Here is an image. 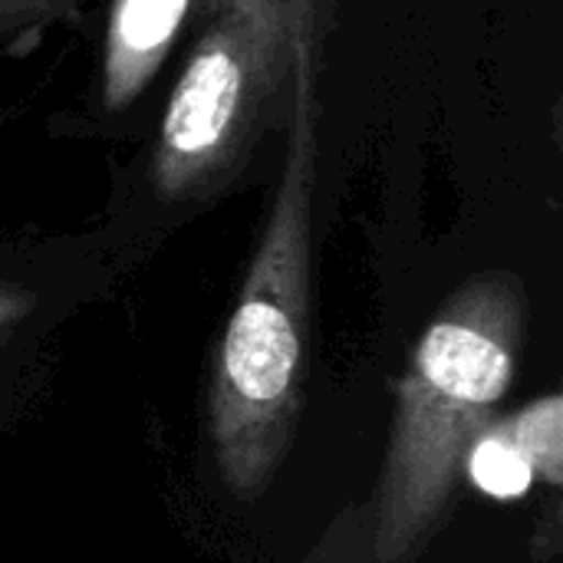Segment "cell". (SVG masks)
Listing matches in <instances>:
<instances>
[{"mask_svg": "<svg viewBox=\"0 0 563 563\" xmlns=\"http://www.w3.org/2000/svg\"><path fill=\"white\" fill-rule=\"evenodd\" d=\"M465 472L492 498H521L534 482L563 485V399L548 393L525 409L492 419L465 455Z\"/></svg>", "mask_w": 563, "mask_h": 563, "instance_id": "5", "label": "cell"}, {"mask_svg": "<svg viewBox=\"0 0 563 563\" xmlns=\"http://www.w3.org/2000/svg\"><path fill=\"white\" fill-rule=\"evenodd\" d=\"M211 7L214 0H112L99 63L102 109L125 112Z\"/></svg>", "mask_w": 563, "mask_h": 563, "instance_id": "4", "label": "cell"}, {"mask_svg": "<svg viewBox=\"0 0 563 563\" xmlns=\"http://www.w3.org/2000/svg\"><path fill=\"white\" fill-rule=\"evenodd\" d=\"M307 563H320V551H317V554H313V558H310Z\"/></svg>", "mask_w": 563, "mask_h": 563, "instance_id": "8", "label": "cell"}, {"mask_svg": "<svg viewBox=\"0 0 563 563\" xmlns=\"http://www.w3.org/2000/svg\"><path fill=\"white\" fill-rule=\"evenodd\" d=\"M33 307H36V297L26 287L0 277V330H10V327L23 323L33 313Z\"/></svg>", "mask_w": 563, "mask_h": 563, "instance_id": "7", "label": "cell"}, {"mask_svg": "<svg viewBox=\"0 0 563 563\" xmlns=\"http://www.w3.org/2000/svg\"><path fill=\"white\" fill-rule=\"evenodd\" d=\"M86 3L89 0H0V46L36 36L79 13Z\"/></svg>", "mask_w": 563, "mask_h": 563, "instance_id": "6", "label": "cell"}, {"mask_svg": "<svg viewBox=\"0 0 563 563\" xmlns=\"http://www.w3.org/2000/svg\"><path fill=\"white\" fill-rule=\"evenodd\" d=\"M320 66L323 49L307 53L300 63L284 125L280 175L211 376L214 465L241 501L267 492L303 409Z\"/></svg>", "mask_w": 563, "mask_h": 563, "instance_id": "1", "label": "cell"}, {"mask_svg": "<svg viewBox=\"0 0 563 563\" xmlns=\"http://www.w3.org/2000/svg\"><path fill=\"white\" fill-rule=\"evenodd\" d=\"M330 10L333 0H214L142 165L162 208L218 198L284 135L300 63L327 46Z\"/></svg>", "mask_w": 563, "mask_h": 563, "instance_id": "3", "label": "cell"}, {"mask_svg": "<svg viewBox=\"0 0 563 563\" xmlns=\"http://www.w3.org/2000/svg\"><path fill=\"white\" fill-rule=\"evenodd\" d=\"M528 294L518 274L465 280L429 320L399 379L386 462L369 505L366 563H409L439 531L465 455L511 389Z\"/></svg>", "mask_w": 563, "mask_h": 563, "instance_id": "2", "label": "cell"}]
</instances>
